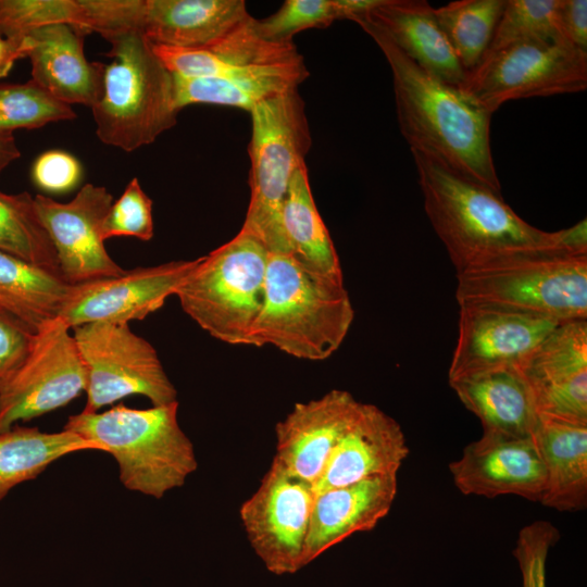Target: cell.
Here are the masks:
<instances>
[{
    "label": "cell",
    "instance_id": "6da1fadb",
    "mask_svg": "<svg viewBox=\"0 0 587 587\" xmlns=\"http://www.w3.org/2000/svg\"><path fill=\"white\" fill-rule=\"evenodd\" d=\"M376 42L392 73L399 128L411 151L430 155L498 193L490 148L491 115L459 87L427 73L365 20L354 21Z\"/></svg>",
    "mask_w": 587,
    "mask_h": 587
},
{
    "label": "cell",
    "instance_id": "7a4b0ae2",
    "mask_svg": "<svg viewBox=\"0 0 587 587\" xmlns=\"http://www.w3.org/2000/svg\"><path fill=\"white\" fill-rule=\"evenodd\" d=\"M411 152L425 213L457 273L500 255L565 247L562 230L532 226L503 201L501 193L430 155Z\"/></svg>",
    "mask_w": 587,
    "mask_h": 587
},
{
    "label": "cell",
    "instance_id": "3957f363",
    "mask_svg": "<svg viewBox=\"0 0 587 587\" xmlns=\"http://www.w3.org/2000/svg\"><path fill=\"white\" fill-rule=\"evenodd\" d=\"M354 310L344 280L270 253L264 298L248 346H272L301 360L323 361L344 342Z\"/></svg>",
    "mask_w": 587,
    "mask_h": 587
},
{
    "label": "cell",
    "instance_id": "277c9868",
    "mask_svg": "<svg viewBox=\"0 0 587 587\" xmlns=\"http://www.w3.org/2000/svg\"><path fill=\"white\" fill-rule=\"evenodd\" d=\"M63 429L98 445L118 466L125 488L161 499L184 486L198 460L178 422V401L149 409L117 404L71 415Z\"/></svg>",
    "mask_w": 587,
    "mask_h": 587
},
{
    "label": "cell",
    "instance_id": "5b68a950",
    "mask_svg": "<svg viewBox=\"0 0 587 587\" xmlns=\"http://www.w3.org/2000/svg\"><path fill=\"white\" fill-rule=\"evenodd\" d=\"M460 305H483L550 317L587 319V252L565 247L500 255L457 273Z\"/></svg>",
    "mask_w": 587,
    "mask_h": 587
},
{
    "label": "cell",
    "instance_id": "8992f818",
    "mask_svg": "<svg viewBox=\"0 0 587 587\" xmlns=\"http://www.w3.org/2000/svg\"><path fill=\"white\" fill-rule=\"evenodd\" d=\"M108 42L112 61L104 66L101 98L91 108L96 134L103 143L132 152L177 123L174 76L141 33Z\"/></svg>",
    "mask_w": 587,
    "mask_h": 587
},
{
    "label": "cell",
    "instance_id": "52a82bcc",
    "mask_svg": "<svg viewBox=\"0 0 587 587\" xmlns=\"http://www.w3.org/2000/svg\"><path fill=\"white\" fill-rule=\"evenodd\" d=\"M250 200L240 229L270 253L290 254L282 209L291 178L312 146L304 101L298 89L265 99L250 110Z\"/></svg>",
    "mask_w": 587,
    "mask_h": 587
},
{
    "label": "cell",
    "instance_id": "ba28073f",
    "mask_svg": "<svg viewBox=\"0 0 587 587\" xmlns=\"http://www.w3.org/2000/svg\"><path fill=\"white\" fill-rule=\"evenodd\" d=\"M270 252L240 229L199 261L177 289L183 311L213 338L248 346L264 298Z\"/></svg>",
    "mask_w": 587,
    "mask_h": 587
},
{
    "label": "cell",
    "instance_id": "9c48e42d",
    "mask_svg": "<svg viewBox=\"0 0 587 587\" xmlns=\"http://www.w3.org/2000/svg\"><path fill=\"white\" fill-rule=\"evenodd\" d=\"M587 51L565 40L517 41L487 51L459 89L492 114L510 100L584 91Z\"/></svg>",
    "mask_w": 587,
    "mask_h": 587
},
{
    "label": "cell",
    "instance_id": "30bf717a",
    "mask_svg": "<svg viewBox=\"0 0 587 587\" xmlns=\"http://www.w3.org/2000/svg\"><path fill=\"white\" fill-rule=\"evenodd\" d=\"M85 365V412H98L125 397L140 395L152 405L177 401V390L154 347L128 324L89 323L73 329Z\"/></svg>",
    "mask_w": 587,
    "mask_h": 587
},
{
    "label": "cell",
    "instance_id": "8fae6325",
    "mask_svg": "<svg viewBox=\"0 0 587 587\" xmlns=\"http://www.w3.org/2000/svg\"><path fill=\"white\" fill-rule=\"evenodd\" d=\"M71 328L57 317L33 338L24 362L0 389V433L66 405L87 376Z\"/></svg>",
    "mask_w": 587,
    "mask_h": 587
},
{
    "label": "cell",
    "instance_id": "7c38bea8",
    "mask_svg": "<svg viewBox=\"0 0 587 587\" xmlns=\"http://www.w3.org/2000/svg\"><path fill=\"white\" fill-rule=\"evenodd\" d=\"M315 499L313 486L272 461L239 517L247 539L267 571L295 574L302 567Z\"/></svg>",
    "mask_w": 587,
    "mask_h": 587
},
{
    "label": "cell",
    "instance_id": "4fadbf2b",
    "mask_svg": "<svg viewBox=\"0 0 587 587\" xmlns=\"http://www.w3.org/2000/svg\"><path fill=\"white\" fill-rule=\"evenodd\" d=\"M199 261L136 267L115 277L72 285L59 317L71 328L89 323L128 324L158 311Z\"/></svg>",
    "mask_w": 587,
    "mask_h": 587
},
{
    "label": "cell",
    "instance_id": "5bb4252c",
    "mask_svg": "<svg viewBox=\"0 0 587 587\" xmlns=\"http://www.w3.org/2000/svg\"><path fill=\"white\" fill-rule=\"evenodd\" d=\"M34 199L66 283L76 285L125 272L107 252L101 235L102 223L113 203V196L105 187L85 184L65 203L45 195H36Z\"/></svg>",
    "mask_w": 587,
    "mask_h": 587
},
{
    "label": "cell",
    "instance_id": "9a60e30c",
    "mask_svg": "<svg viewBox=\"0 0 587 587\" xmlns=\"http://www.w3.org/2000/svg\"><path fill=\"white\" fill-rule=\"evenodd\" d=\"M561 323L501 308L460 305L449 379L489 369L520 367Z\"/></svg>",
    "mask_w": 587,
    "mask_h": 587
},
{
    "label": "cell",
    "instance_id": "2e32d148",
    "mask_svg": "<svg viewBox=\"0 0 587 587\" xmlns=\"http://www.w3.org/2000/svg\"><path fill=\"white\" fill-rule=\"evenodd\" d=\"M519 369L537 414L587 424V320L559 324Z\"/></svg>",
    "mask_w": 587,
    "mask_h": 587
},
{
    "label": "cell",
    "instance_id": "e0dca14e",
    "mask_svg": "<svg viewBox=\"0 0 587 587\" xmlns=\"http://www.w3.org/2000/svg\"><path fill=\"white\" fill-rule=\"evenodd\" d=\"M362 407L349 391L332 389L299 402L275 425L273 461L314 486L327 460Z\"/></svg>",
    "mask_w": 587,
    "mask_h": 587
},
{
    "label": "cell",
    "instance_id": "ac0fdd59",
    "mask_svg": "<svg viewBox=\"0 0 587 587\" xmlns=\"http://www.w3.org/2000/svg\"><path fill=\"white\" fill-rule=\"evenodd\" d=\"M457 488L464 495L494 498L514 495L540 501L545 467L533 436L516 438L484 433L449 465Z\"/></svg>",
    "mask_w": 587,
    "mask_h": 587
},
{
    "label": "cell",
    "instance_id": "d6986e66",
    "mask_svg": "<svg viewBox=\"0 0 587 587\" xmlns=\"http://www.w3.org/2000/svg\"><path fill=\"white\" fill-rule=\"evenodd\" d=\"M409 452L400 424L378 407L362 403L358 416L334 448L313 490L316 495L366 478L398 475Z\"/></svg>",
    "mask_w": 587,
    "mask_h": 587
},
{
    "label": "cell",
    "instance_id": "ffe728a7",
    "mask_svg": "<svg viewBox=\"0 0 587 587\" xmlns=\"http://www.w3.org/2000/svg\"><path fill=\"white\" fill-rule=\"evenodd\" d=\"M398 475L366 478L315 495L304 544V566L353 534L370 532L390 511Z\"/></svg>",
    "mask_w": 587,
    "mask_h": 587
},
{
    "label": "cell",
    "instance_id": "44dd1931",
    "mask_svg": "<svg viewBox=\"0 0 587 587\" xmlns=\"http://www.w3.org/2000/svg\"><path fill=\"white\" fill-rule=\"evenodd\" d=\"M85 34L70 24H53L33 32L28 53L32 80L55 99L72 107L92 108L101 98L104 63L90 62Z\"/></svg>",
    "mask_w": 587,
    "mask_h": 587
},
{
    "label": "cell",
    "instance_id": "7402d4cb",
    "mask_svg": "<svg viewBox=\"0 0 587 587\" xmlns=\"http://www.w3.org/2000/svg\"><path fill=\"white\" fill-rule=\"evenodd\" d=\"M174 76L175 103L217 104L250 110L261 101L298 89L310 72L299 52L276 61L257 63L218 76Z\"/></svg>",
    "mask_w": 587,
    "mask_h": 587
},
{
    "label": "cell",
    "instance_id": "603a6c76",
    "mask_svg": "<svg viewBox=\"0 0 587 587\" xmlns=\"http://www.w3.org/2000/svg\"><path fill=\"white\" fill-rule=\"evenodd\" d=\"M358 18L382 30L410 60L438 79L455 87L464 82L466 72L427 1L382 0Z\"/></svg>",
    "mask_w": 587,
    "mask_h": 587
},
{
    "label": "cell",
    "instance_id": "cb8c5ba5",
    "mask_svg": "<svg viewBox=\"0 0 587 587\" xmlns=\"http://www.w3.org/2000/svg\"><path fill=\"white\" fill-rule=\"evenodd\" d=\"M449 384L465 408L480 420L484 433L533 436L538 414L529 385L519 367L469 373L449 379Z\"/></svg>",
    "mask_w": 587,
    "mask_h": 587
},
{
    "label": "cell",
    "instance_id": "d4e9b609",
    "mask_svg": "<svg viewBox=\"0 0 587 587\" xmlns=\"http://www.w3.org/2000/svg\"><path fill=\"white\" fill-rule=\"evenodd\" d=\"M249 16L243 0H143L140 30L154 46L201 48Z\"/></svg>",
    "mask_w": 587,
    "mask_h": 587
},
{
    "label": "cell",
    "instance_id": "484cf974",
    "mask_svg": "<svg viewBox=\"0 0 587 587\" xmlns=\"http://www.w3.org/2000/svg\"><path fill=\"white\" fill-rule=\"evenodd\" d=\"M545 467L540 503L579 511L587 503V424L539 415L533 433Z\"/></svg>",
    "mask_w": 587,
    "mask_h": 587
},
{
    "label": "cell",
    "instance_id": "4316f807",
    "mask_svg": "<svg viewBox=\"0 0 587 587\" xmlns=\"http://www.w3.org/2000/svg\"><path fill=\"white\" fill-rule=\"evenodd\" d=\"M254 17L249 16L230 32L201 48L154 46L153 50L166 68L185 77H210L257 63L276 61L299 51L294 42L275 43L257 32Z\"/></svg>",
    "mask_w": 587,
    "mask_h": 587
},
{
    "label": "cell",
    "instance_id": "83f0119b",
    "mask_svg": "<svg viewBox=\"0 0 587 587\" xmlns=\"http://www.w3.org/2000/svg\"><path fill=\"white\" fill-rule=\"evenodd\" d=\"M282 224L290 257L310 271L344 280L339 257L317 211L305 164L291 178L283 203Z\"/></svg>",
    "mask_w": 587,
    "mask_h": 587
},
{
    "label": "cell",
    "instance_id": "f1b7e54d",
    "mask_svg": "<svg viewBox=\"0 0 587 587\" xmlns=\"http://www.w3.org/2000/svg\"><path fill=\"white\" fill-rule=\"evenodd\" d=\"M71 287L62 277L0 251V310L34 333L59 317Z\"/></svg>",
    "mask_w": 587,
    "mask_h": 587
},
{
    "label": "cell",
    "instance_id": "f546056e",
    "mask_svg": "<svg viewBox=\"0 0 587 587\" xmlns=\"http://www.w3.org/2000/svg\"><path fill=\"white\" fill-rule=\"evenodd\" d=\"M102 449L63 429L41 432L15 425L0 433V501L18 484L36 478L51 463L73 452Z\"/></svg>",
    "mask_w": 587,
    "mask_h": 587
},
{
    "label": "cell",
    "instance_id": "4dcf8cb0",
    "mask_svg": "<svg viewBox=\"0 0 587 587\" xmlns=\"http://www.w3.org/2000/svg\"><path fill=\"white\" fill-rule=\"evenodd\" d=\"M0 251L62 277L35 199L26 191L7 193L0 190Z\"/></svg>",
    "mask_w": 587,
    "mask_h": 587
},
{
    "label": "cell",
    "instance_id": "1f68e13d",
    "mask_svg": "<svg viewBox=\"0 0 587 587\" xmlns=\"http://www.w3.org/2000/svg\"><path fill=\"white\" fill-rule=\"evenodd\" d=\"M507 0H459L435 9V16L465 72L483 59Z\"/></svg>",
    "mask_w": 587,
    "mask_h": 587
},
{
    "label": "cell",
    "instance_id": "d6a6232c",
    "mask_svg": "<svg viewBox=\"0 0 587 587\" xmlns=\"http://www.w3.org/2000/svg\"><path fill=\"white\" fill-rule=\"evenodd\" d=\"M76 116L71 105L55 99L32 79L0 84V137L13 136L17 129L41 128Z\"/></svg>",
    "mask_w": 587,
    "mask_h": 587
},
{
    "label": "cell",
    "instance_id": "836d02e7",
    "mask_svg": "<svg viewBox=\"0 0 587 587\" xmlns=\"http://www.w3.org/2000/svg\"><path fill=\"white\" fill-rule=\"evenodd\" d=\"M561 0H507L487 51L517 41H558ZM486 51V52H487Z\"/></svg>",
    "mask_w": 587,
    "mask_h": 587
},
{
    "label": "cell",
    "instance_id": "e575fe53",
    "mask_svg": "<svg viewBox=\"0 0 587 587\" xmlns=\"http://www.w3.org/2000/svg\"><path fill=\"white\" fill-rule=\"evenodd\" d=\"M53 24H70L84 33L80 0H0L2 36L28 37L33 32Z\"/></svg>",
    "mask_w": 587,
    "mask_h": 587
},
{
    "label": "cell",
    "instance_id": "d590c367",
    "mask_svg": "<svg viewBox=\"0 0 587 587\" xmlns=\"http://www.w3.org/2000/svg\"><path fill=\"white\" fill-rule=\"evenodd\" d=\"M338 20L334 0H286L270 16L254 20L258 34L267 41L290 43L309 28H326Z\"/></svg>",
    "mask_w": 587,
    "mask_h": 587
},
{
    "label": "cell",
    "instance_id": "8d00e7d4",
    "mask_svg": "<svg viewBox=\"0 0 587 587\" xmlns=\"http://www.w3.org/2000/svg\"><path fill=\"white\" fill-rule=\"evenodd\" d=\"M103 240L118 236H132L149 241L154 235L152 200L134 177L120 198L110 207L102 223Z\"/></svg>",
    "mask_w": 587,
    "mask_h": 587
},
{
    "label": "cell",
    "instance_id": "74e56055",
    "mask_svg": "<svg viewBox=\"0 0 587 587\" xmlns=\"http://www.w3.org/2000/svg\"><path fill=\"white\" fill-rule=\"evenodd\" d=\"M558 539L559 530L548 521H535L520 530L513 554L520 567L522 587H547V558Z\"/></svg>",
    "mask_w": 587,
    "mask_h": 587
},
{
    "label": "cell",
    "instance_id": "f35d334b",
    "mask_svg": "<svg viewBox=\"0 0 587 587\" xmlns=\"http://www.w3.org/2000/svg\"><path fill=\"white\" fill-rule=\"evenodd\" d=\"M34 185L51 195L70 192L83 179V166L72 153L48 150L39 154L30 168Z\"/></svg>",
    "mask_w": 587,
    "mask_h": 587
},
{
    "label": "cell",
    "instance_id": "ab89813d",
    "mask_svg": "<svg viewBox=\"0 0 587 587\" xmlns=\"http://www.w3.org/2000/svg\"><path fill=\"white\" fill-rule=\"evenodd\" d=\"M35 334L24 323L0 310V389L24 362Z\"/></svg>",
    "mask_w": 587,
    "mask_h": 587
},
{
    "label": "cell",
    "instance_id": "60d3db41",
    "mask_svg": "<svg viewBox=\"0 0 587 587\" xmlns=\"http://www.w3.org/2000/svg\"><path fill=\"white\" fill-rule=\"evenodd\" d=\"M561 37L572 46L587 51V1L561 0L559 10Z\"/></svg>",
    "mask_w": 587,
    "mask_h": 587
},
{
    "label": "cell",
    "instance_id": "b9f144b4",
    "mask_svg": "<svg viewBox=\"0 0 587 587\" xmlns=\"http://www.w3.org/2000/svg\"><path fill=\"white\" fill-rule=\"evenodd\" d=\"M33 46L29 36L10 38L0 35V78L7 77L18 60L27 58Z\"/></svg>",
    "mask_w": 587,
    "mask_h": 587
},
{
    "label": "cell",
    "instance_id": "7bdbcfd3",
    "mask_svg": "<svg viewBox=\"0 0 587 587\" xmlns=\"http://www.w3.org/2000/svg\"><path fill=\"white\" fill-rule=\"evenodd\" d=\"M20 157L14 136L0 137V174Z\"/></svg>",
    "mask_w": 587,
    "mask_h": 587
}]
</instances>
